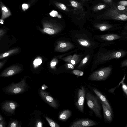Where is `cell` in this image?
<instances>
[{"instance_id":"6da1fadb","label":"cell","mask_w":127,"mask_h":127,"mask_svg":"<svg viewBox=\"0 0 127 127\" xmlns=\"http://www.w3.org/2000/svg\"><path fill=\"white\" fill-rule=\"evenodd\" d=\"M127 14L121 13L113 6L107 9L102 14L97 17L98 19H110L122 21L127 20Z\"/></svg>"},{"instance_id":"7a4b0ae2","label":"cell","mask_w":127,"mask_h":127,"mask_svg":"<svg viewBox=\"0 0 127 127\" xmlns=\"http://www.w3.org/2000/svg\"><path fill=\"white\" fill-rule=\"evenodd\" d=\"M86 97L89 107L94 112L97 117L101 118L100 105L97 98L89 93H87Z\"/></svg>"},{"instance_id":"3957f363","label":"cell","mask_w":127,"mask_h":127,"mask_svg":"<svg viewBox=\"0 0 127 127\" xmlns=\"http://www.w3.org/2000/svg\"><path fill=\"white\" fill-rule=\"evenodd\" d=\"M111 70L112 68L110 67L104 68L93 72L88 78L89 80L95 81L105 80L109 76Z\"/></svg>"},{"instance_id":"277c9868","label":"cell","mask_w":127,"mask_h":127,"mask_svg":"<svg viewBox=\"0 0 127 127\" xmlns=\"http://www.w3.org/2000/svg\"><path fill=\"white\" fill-rule=\"evenodd\" d=\"M26 86L25 81L22 79L17 83H13L8 87V91L11 93L17 94L23 92Z\"/></svg>"},{"instance_id":"5b68a950","label":"cell","mask_w":127,"mask_h":127,"mask_svg":"<svg viewBox=\"0 0 127 127\" xmlns=\"http://www.w3.org/2000/svg\"><path fill=\"white\" fill-rule=\"evenodd\" d=\"M126 53L123 51H114L104 54L100 57L99 61L101 62L115 58H119L123 57Z\"/></svg>"},{"instance_id":"8992f818","label":"cell","mask_w":127,"mask_h":127,"mask_svg":"<svg viewBox=\"0 0 127 127\" xmlns=\"http://www.w3.org/2000/svg\"><path fill=\"white\" fill-rule=\"evenodd\" d=\"M85 94V90L83 87H82L81 89H79L78 91V99L76 103V105L79 110L82 112L84 111Z\"/></svg>"},{"instance_id":"52a82bcc","label":"cell","mask_w":127,"mask_h":127,"mask_svg":"<svg viewBox=\"0 0 127 127\" xmlns=\"http://www.w3.org/2000/svg\"><path fill=\"white\" fill-rule=\"evenodd\" d=\"M96 123L93 121L88 119L80 120L74 122L71 127H89L95 126Z\"/></svg>"},{"instance_id":"ba28073f","label":"cell","mask_w":127,"mask_h":127,"mask_svg":"<svg viewBox=\"0 0 127 127\" xmlns=\"http://www.w3.org/2000/svg\"><path fill=\"white\" fill-rule=\"evenodd\" d=\"M21 70L20 67L17 65L9 67L5 69L1 74V77H8L14 75L19 72Z\"/></svg>"},{"instance_id":"9c48e42d","label":"cell","mask_w":127,"mask_h":127,"mask_svg":"<svg viewBox=\"0 0 127 127\" xmlns=\"http://www.w3.org/2000/svg\"><path fill=\"white\" fill-rule=\"evenodd\" d=\"M40 93L42 98L51 106L54 108L57 107V105L55 100L47 93L40 90Z\"/></svg>"},{"instance_id":"30bf717a","label":"cell","mask_w":127,"mask_h":127,"mask_svg":"<svg viewBox=\"0 0 127 127\" xmlns=\"http://www.w3.org/2000/svg\"><path fill=\"white\" fill-rule=\"evenodd\" d=\"M103 115L105 120L107 122H110L112 120V112L111 111L106 105L101 102Z\"/></svg>"},{"instance_id":"8fae6325","label":"cell","mask_w":127,"mask_h":127,"mask_svg":"<svg viewBox=\"0 0 127 127\" xmlns=\"http://www.w3.org/2000/svg\"><path fill=\"white\" fill-rule=\"evenodd\" d=\"M17 105L15 103L12 101L6 102L2 106L3 109L5 111L11 113L14 112Z\"/></svg>"},{"instance_id":"7c38bea8","label":"cell","mask_w":127,"mask_h":127,"mask_svg":"<svg viewBox=\"0 0 127 127\" xmlns=\"http://www.w3.org/2000/svg\"><path fill=\"white\" fill-rule=\"evenodd\" d=\"M0 7L2 13L1 19L4 20L11 15V13L9 9L1 2H0Z\"/></svg>"},{"instance_id":"4fadbf2b","label":"cell","mask_w":127,"mask_h":127,"mask_svg":"<svg viewBox=\"0 0 127 127\" xmlns=\"http://www.w3.org/2000/svg\"><path fill=\"white\" fill-rule=\"evenodd\" d=\"M70 2L71 6L74 8V9L76 11L77 14H81L83 13L84 9L82 4L74 0H71Z\"/></svg>"},{"instance_id":"5bb4252c","label":"cell","mask_w":127,"mask_h":127,"mask_svg":"<svg viewBox=\"0 0 127 127\" xmlns=\"http://www.w3.org/2000/svg\"><path fill=\"white\" fill-rule=\"evenodd\" d=\"M93 90L95 94L101 101L103 103L109 110L112 112L111 107L105 97L97 89H94Z\"/></svg>"},{"instance_id":"9a60e30c","label":"cell","mask_w":127,"mask_h":127,"mask_svg":"<svg viewBox=\"0 0 127 127\" xmlns=\"http://www.w3.org/2000/svg\"><path fill=\"white\" fill-rule=\"evenodd\" d=\"M119 35L114 34H110L102 35L100 36V37L102 39L112 41L119 39L120 38Z\"/></svg>"},{"instance_id":"2e32d148","label":"cell","mask_w":127,"mask_h":127,"mask_svg":"<svg viewBox=\"0 0 127 127\" xmlns=\"http://www.w3.org/2000/svg\"><path fill=\"white\" fill-rule=\"evenodd\" d=\"M96 28L101 31H106L112 27V25L110 24L104 23H97L95 25Z\"/></svg>"},{"instance_id":"e0dca14e","label":"cell","mask_w":127,"mask_h":127,"mask_svg":"<svg viewBox=\"0 0 127 127\" xmlns=\"http://www.w3.org/2000/svg\"><path fill=\"white\" fill-rule=\"evenodd\" d=\"M71 114V112L69 110H64L61 113L59 116V119L61 120H65L70 117Z\"/></svg>"},{"instance_id":"ac0fdd59","label":"cell","mask_w":127,"mask_h":127,"mask_svg":"<svg viewBox=\"0 0 127 127\" xmlns=\"http://www.w3.org/2000/svg\"><path fill=\"white\" fill-rule=\"evenodd\" d=\"M19 51V48H15L10 50L4 53L0 54V59L17 53Z\"/></svg>"},{"instance_id":"d6986e66","label":"cell","mask_w":127,"mask_h":127,"mask_svg":"<svg viewBox=\"0 0 127 127\" xmlns=\"http://www.w3.org/2000/svg\"><path fill=\"white\" fill-rule=\"evenodd\" d=\"M113 6L119 12L122 13L127 14V6L120 5L118 4H116L114 3Z\"/></svg>"},{"instance_id":"ffe728a7","label":"cell","mask_w":127,"mask_h":127,"mask_svg":"<svg viewBox=\"0 0 127 127\" xmlns=\"http://www.w3.org/2000/svg\"><path fill=\"white\" fill-rule=\"evenodd\" d=\"M108 6L106 4H99L94 6L93 9L94 11L96 12L105 8Z\"/></svg>"},{"instance_id":"44dd1931","label":"cell","mask_w":127,"mask_h":127,"mask_svg":"<svg viewBox=\"0 0 127 127\" xmlns=\"http://www.w3.org/2000/svg\"><path fill=\"white\" fill-rule=\"evenodd\" d=\"M53 2L56 6L60 9L67 11H69L67 7L64 4L55 1Z\"/></svg>"},{"instance_id":"7402d4cb","label":"cell","mask_w":127,"mask_h":127,"mask_svg":"<svg viewBox=\"0 0 127 127\" xmlns=\"http://www.w3.org/2000/svg\"><path fill=\"white\" fill-rule=\"evenodd\" d=\"M45 118L51 127H60L57 124L51 119L47 117H46Z\"/></svg>"},{"instance_id":"603a6c76","label":"cell","mask_w":127,"mask_h":127,"mask_svg":"<svg viewBox=\"0 0 127 127\" xmlns=\"http://www.w3.org/2000/svg\"><path fill=\"white\" fill-rule=\"evenodd\" d=\"M80 44L85 47H88L90 45V44L88 41L85 40L80 39L78 40Z\"/></svg>"},{"instance_id":"cb8c5ba5","label":"cell","mask_w":127,"mask_h":127,"mask_svg":"<svg viewBox=\"0 0 127 127\" xmlns=\"http://www.w3.org/2000/svg\"><path fill=\"white\" fill-rule=\"evenodd\" d=\"M89 57V55H87L82 60L78 67V68H81L87 62Z\"/></svg>"},{"instance_id":"d4e9b609","label":"cell","mask_w":127,"mask_h":127,"mask_svg":"<svg viewBox=\"0 0 127 127\" xmlns=\"http://www.w3.org/2000/svg\"><path fill=\"white\" fill-rule=\"evenodd\" d=\"M50 15L53 17H57L58 18H61V16L58 14V12L55 10H53L51 11L50 13Z\"/></svg>"},{"instance_id":"484cf974","label":"cell","mask_w":127,"mask_h":127,"mask_svg":"<svg viewBox=\"0 0 127 127\" xmlns=\"http://www.w3.org/2000/svg\"><path fill=\"white\" fill-rule=\"evenodd\" d=\"M43 31L50 34H53L55 32L54 31L53 29L48 28H45L43 29Z\"/></svg>"},{"instance_id":"4316f807","label":"cell","mask_w":127,"mask_h":127,"mask_svg":"<svg viewBox=\"0 0 127 127\" xmlns=\"http://www.w3.org/2000/svg\"><path fill=\"white\" fill-rule=\"evenodd\" d=\"M73 73L75 75L78 76H82L84 74L83 72L78 70H74L72 71Z\"/></svg>"},{"instance_id":"83f0119b","label":"cell","mask_w":127,"mask_h":127,"mask_svg":"<svg viewBox=\"0 0 127 127\" xmlns=\"http://www.w3.org/2000/svg\"><path fill=\"white\" fill-rule=\"evenodd\" d=\"M106 4L110 7L113 6L114 3L112 0H102Z\"/></svg>"},{"instance_id":"f1b7e54d","label":"cell","mask_w":127,"mask_h":127,"mask_svg":"<svg viewBox=\"0 0 127 127\" xmlns=\"http://www.w3.org/2000/svg\"><path fill=\"white\" fill-rule=\"evenodd\" d=\"M41 60L40 59H36L33 62V64L35 65H38L42 63Z\"/></svg>"},{"instance_id":"f546056e","label":"cell","mask_w":127,"mask_h":127,"mask_svg":"<svg viewBox=\"0 0 127 127\" xmlns=\"http://www.w3.org/2000/svg\"><path fill=\"white\" fill-rule=\"evenodd\" d=\"M29 5L26 3H23L22 5V9L24 11L27 10L29 7Z\"/></svg>"},{"instance_id":"4dcf8cb0","label":"cell","mask_w":127,"mask_h":127,"mask_svg":"<svg viewBox=\"0 0 127 127\" xmlns=\"http://www.w3.org/2000/svg\"><path fill=\"white\" fill-rule=\"evenodd\" d=\"M121 83H122V88L123 89V90L124 91V92H125V93L126 95H127V86L124 83H123V82H121Z\"/></svg>"},{"instance_id":"1f68e13d","label":"cell","mask_w":127,"mask_h":127,"mask_svg":"<svg viewBox=\"0 0 127 127\" xmlns=\"http://www.w3.org/2000/svg\"><path fill=\"white\" fill-rule=\"evenodd\" d=\"M118 4L120 5L127 6V1L126 0L121 1L118 2Z\"/></svg>"},{"instance_id":"d6a6232c","label":"cell","mask_w":127,"mask_h":127,"mask_svg":"<svg viewBox=\"0 0 127 127\" xmlns=\"http://www.w3.org/2000/svg\"><path fill=\"white\" fill-rule=\"evenodd\" d=\"M35 127H42V124L41 122L39 120H37L36 122Z\"/></svg>"},{"instance_id":"836d02e7","label":"cell","mask_w":127,"mask_h":127,"mask_svg":"<svg viewBox=\"0 0 127 127\" xmlns=\"http://www.w3.org/2000/svg\"><path fill=\"white\" fill-rule=\"evenodd\" d=\"M10 127H18V123L16 122H12L10 125Z\"/></svg>"},{"instance_id":"e575fe53","label":"cell","mask_w":127,"mask_h":127,"mask_svg":"<svg viewBox=\"0 0 127 127\" xmlns=\"http://www.w3.org/2000/svg\"><path fill=\"white\" fill-rule=\"evenodd\" d=\"M127 60L123 61L121 64V66L124 67V66H127Z\"/></svg>"},{"instance_id":"d590c367","label":"cell","mask_w":127,"mask_h":127,"mask_svg":"<svg viewBox=\"0 0 127 127\" xmlns=\"http://www.w3.org/2000/svg\"><path fill=\"white\" fill-rule=\"evenodd\" d=\"M5 33V31L2 29H0V37H1Z\"/></svg>"},{"instance_id":"8d00e7d4","label":"cell","mask_w":127,"mask_h":127,"mask_svg":"<svg viewBox=\"0 0 127 127\" xmlns=\"http://www.w3.org/2000/svg\"><path fill=\"white\" fill-rule=\"evenodd\" d=\"M48 88V87L46 85L44 84L42 85L41 89L42 90H44Z\"/></svg>"},{"instance_id":"74e56055","label":"cell","mask_w":127,"mask_h":127,"mask_svg":"<svg viewBox=\"0 0 127 127\" xmlns=\"http://www.w3.org/2000/svg\"><path fill=\"white\" fill-rule=\"evenodd\" d=\"M66 46V44L65 43H62L60 44V46L62 48L65 47Z\"/></svg>"},{"instance_id":"f35d334b","label":"cell","mask_w":127,"mask_h":127,"mask_svg":"<svg viewBox=\"0 0 127 127\" xmlns=\"http://www.w3.org/2000/svg\"><path fill=\"white\" fill-rule=\"evenodd\" d=\"M5 62V61L1 62H0V69L2 67L3 65H4Z\"/></svg>"},{"instance_id":"ab89813d","label":"cell","mask_w":127,"mask_h":127,"mask_svg":"<svg viewBox=\"0 0 127 127\" xmlns=\"http://www.w3.org/2000/svg\"><path fill=\"white\" fill-rule=\"evenodd\" d=\"M67 65L68 67L69 68H71L73 67V65L71 64H68Z\"/></svg>"},{"instance_id":"60d3db41","label":"cell","mask_w":127,"mask_h":127,"mask_svg":"<svg viewBox=\"0 0 127 127\" xmlns=\"http://www.w3.org/2000/svg\"><path fill=\"white\" fill-rule=\"evenodd\" d=\"M56 64V63L55 62H53L51 63V65L52 66H55Z\"/></svg>"},{"instance_id":"b9f144b4","label":"cell","mask_w":127,"mask_h":127,"mask_svg":"<svg viewBox=\"0 0 127 127\" xmlns=\"http://www.w3.org/2000/svg\"><path fill=\"white\" fill-rule=\"evenodd\" d=\"M4 21L3 19H0V23L2 24H4Z\"/></svg>"},{"instance_id":"7bdbcfd3","label":"cell","mask_w":127,"mask_h":127,"mask_svg":"<svg viewBox=\"0 0 127 127\" xmlns=\"http://www.w3.org/2000/svg\"><path fill=\"white\" fill-rule=\"evenodd\" d=\"M4 124L2 122H0V127H4Z\"/></svg>"},{"instance_id":"ee69618b","label":"cell","mask_w":127,"mask_h":127,"mask_svg":"<svg viewBox=\"0 0 127 127\" xmlns=\"http://www.w3.org/2000/svg\"><path fill=\"white\" fill-rule=\"evenodd\" d=\"M71 63L73 64H74L75 63V61L74 60H72L71 61Z\"/></svg>"},{"instance_id":"f6af8a7d","label":"cell","mask_w":127,"mask_h":127,"mask_svg":"<svg viewBox=\"0 0 127 127\" xmlns=\"http://www.w3.org/2000/svg\"><path fill=\"white\" fill-rule=\"evenodd\" d=\"M1 120V118L0 117V122H0Z\"/></svg>"},{"instance_id":"bcb514c9","label":"cell","mask_w":127,"mask_h":127,"mask_svg":"<svg viewBox=\"0 0 127 127\" xmlns=\"http://www.w3.org/2000/svg\"></svg>"}]
</instances>
